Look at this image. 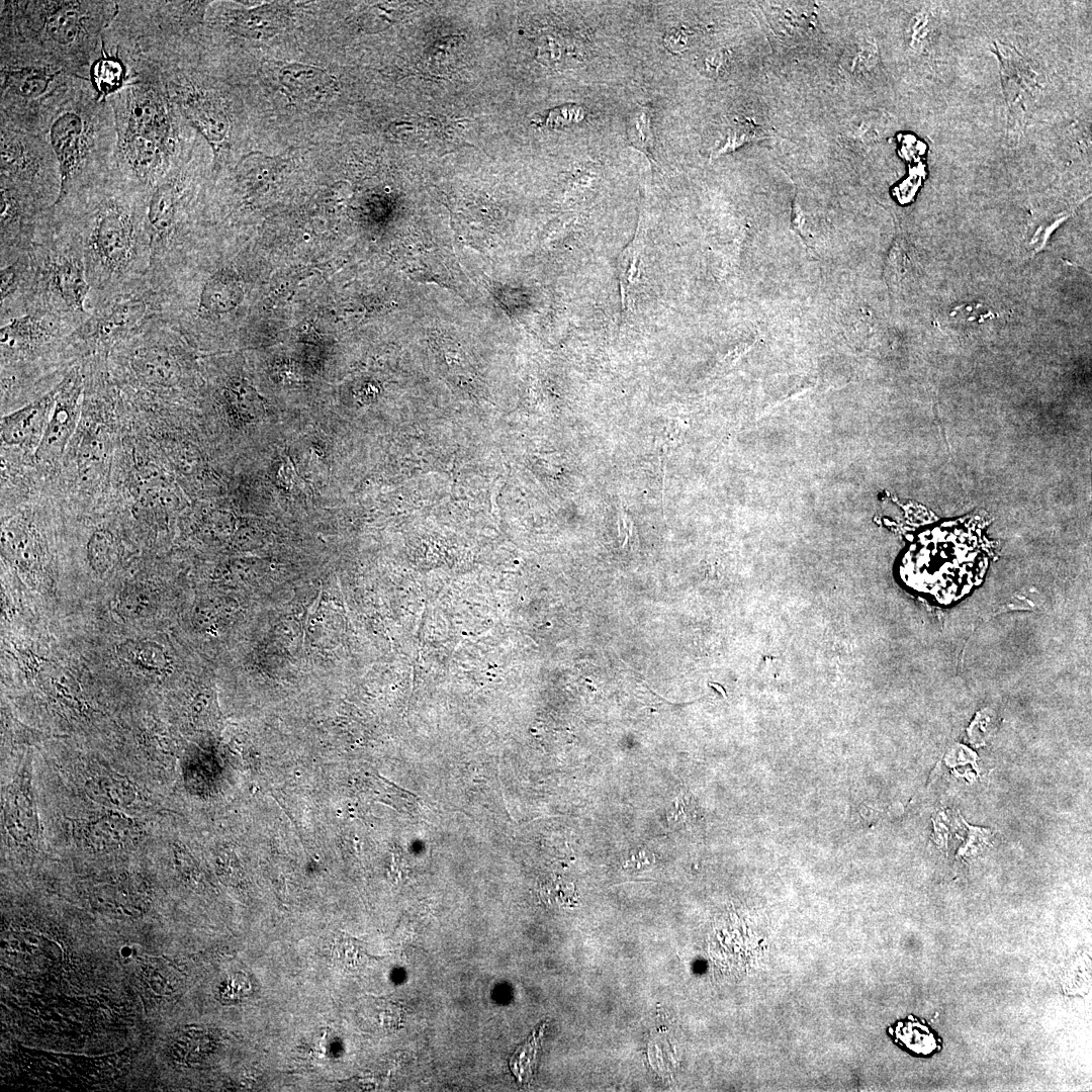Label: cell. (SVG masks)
I'll return each instance as SVG.
<instances>
[{"label": "cell", "instance_id": "cell-1", "mask_svg": "<svg viewBox=\"0 0 1092 1092\" xmlns=\"http://www.w3.org/2000/svg\"><path fill=\"white\" fill-rule=\"evenodd\" d=\"M119 93L115 109L118 149L141 181H155L174 148V122L166 90L149 79Z\"/></svg>", "mask_w": 1092, "mask_h": 1092}, {"label": "cell", "instance_id": "cell-2", "mask_svg": "<svg viewBox=\"0 0 1092 1092\" xmlns=\"http://www.w3.org/2000/svg\"><path fill=\"white\" fill-rule=\"evenodd\" d=\"M31 12L26 26L56 57L88 56L99 31L115 16L118 5L92 1L24 2Z\"/></svg>", "mask_w": 1092, "mask_h": 1092}, {"label": "cell", "instance_id": "cell-3", "mask_svg": "<svg viewBox=\"0 0 1092 1092\" xmlns=\"http://www.w3.org/2000/svg\"><path fill=\"white\" fill-rule=\"evenodd\" d=\"M92 133L91 118L81 107L61 109L54 118L49 139L60 176L55 204L63 201L72 181L84 165L90 152Z\"/></svg>", "mask_w": 1092, "mask_h": 1092}, {"label": "cell", "instance_id": "cell-4", "mask_svg": "<svg viewBox=\"0 0 1092 1092\" xmlns=\"http://www.w3.org/2000/svg\"><path fill=\"white\" fill-rule=\"evenodd\" d=\"M82 379L79 371L73 369L58 384V392L53 413L35 448V458L42 462L59 459L74 434L80 414Z\"/></svg>", "mask_w": 1092, "mask_h": 1092}, {"label": "cell", "instance_id": "cell-5", "mask_svg": "<svg viewBox=\"0 0 1092 1092\" xmlns=\"http://www.w3.org/2000/svg\"><path fill=\"white\" fill-rule=\"evenodd\" d=\"M994 47L1000 64L1007 122L1013 131L1021 130L1036 94V75L1016 50L1001 41H996Z\"/></svg>", "mask_w": 1092, "mask_h": 1092}, {"label": "cell", "instance_id": "cell-6", "mask_svg": "<svg viewBox=\"0 0 1092 1092\" xmlns=\"http://www.w3.org/2000/svg\"><path fill=\"white\" fill-rule=\"evenodd\" d=\"M182 113L210 145L214 159L228 151L231 123L221 99L214 93L194 87L177 89Z\"/></svg>", "mask_w": 1092, "mask_h": 1092}, {"label": "cell", "instance_id": "cell-7", "mask_svg": "<svg viewBox=\"0 0 1092 1092\" xmlns=\"http://www.w3.org/2000/svg\"><path fill=\"white\" fill-rule=\"evenodd\" d=\"M93 246L101 262L111 270L125 265L133 246L130 214L119 204H106L95 221Z\"/></svg>", "mask_w": 1092, "mask_h": 1092}, {"label": "cell", "instance_id": "cell-8", "mask_svg": "<svg viewBox=\"0 0 1092 1092\" xmlns=\"http://www.w3.org/2000/svg\"><path fill=\"white\" fill-rule=\"evenodd\" d=\"M273 75L290 101L314 104L331 99L338 91L336 78L326 70L300 63L277 62Z\"/></svg>", "mask_w": 1092, "mask_h": 1092}, {"label": "cell", "instance_id": "cell-9", "mask_svg": "<svg viewBox=\"0 0 1092 1092\" xmlns=\"http://www.w3.org/2000/svg\"><path fill=\"white\" fill-rule=\"evenodd\" d=\"M65 70L61 66L41 62H22L2 67V101H43L48 93H53V85H58Z\"/></svg>", "mask_w": 1092, "mask_h": 1092}, {"label": "cell", "instance_id": "cell-10", "mask_svg": "<svg viewBox=\"0 0 1092 1092\" xmlns=\"http://www.w3.org/2000/svg\"><path fill=\"white\" fill-rule=\"evenodd\" d=\"M58 385L1 420V440L9 446L37 447L54 410Z\"/></svg>", "mask_w": 1092, "mask_h": 1092}, {"label": "cell", "instance_id": "cell-11", "mask_svg": "<svg viewBox=\"0 0 1092 1092\" xmlns=\"http://www.w3.org/2000/svg\"><path fill=\"white\" fill-rule=\"evenodd\" d=\"M36 144L24 133L2 124L1 174L3 179L28 181L38 173L41 154Z\"/></svg>", "mask_w": 1092, "mask_h": 1092}, {"label": "cell", "instance_id": "cell-12", "mask_svg": "<svg viewBox=\"0 0 1092 1092\" xmlns=\"http://www.w3.org/2000/svg\"><path fill=\"white\" fill-rule=\"evenodd\" d=\"M287 14L285 5L278 2L266 3L250 9L232 11L229 24L240 35L265 39L285 28Z\"/></svg>", "mask_w": 1092, "mask_h": 1092}, {"label": "cell", "instance_id": "cell-13", "mask_svg": "<svg viewBox=\"0 0 1092 1092\" xmlns=\"http://www.w3.org/2000/svg\"><path fill=\"white\" fill-rule=\"evenodd\" d=\"M118 658L133 673L148 678H159L167 669L166 654L153 641L127 640L116 648Z\"/></svg>", "mask_w": 1092, "mask_h": 1092}, {"label": "cell", "instance_id": "cell-14", "mask_svg": "<svg viewBox=\"0 0 1092 1092\" xmlns=\"http://www.w3.org/2000/svg\"><path fill=\"white\" fill-rule=\"evenodd\" d=\"M53 284L69 308L83 309L89 285L81 264L76 260H64L57 264L53 271Z\"/></svg>", "mask_w": 1092, "mask_h": 1092}, {"label": "cell", "instance_id": "cell-15", "mask_svg": "<svg viewBox=\"0 0 1092 1092\" xmlns=\"http://www.w3.org/2000/svg\"><path fill=\"white\" fill-rule=\"evenodd\" d=\"M126 68L117 54L103 53L93 61L89 69V78L97 99H104L123 89Z\"/></svg>", "mask_w": 1092, "mask_h": 1092}, {"label": "cell", "instance_id": "cell-16", "mask_svg": "<svg viewBox=\"0 0 1092 1092\" xmlns=\"http://www.w3.org/2000/svg\"><path fill=\"white\" fill-rule=\"evenodd\" d=\"M146 303L141 298H128L109 306L96 324L100 337L108 338L133 328L146 313Z\"/></svg>", "mask_w": 1092, "mask_h": 1092}, {"label": "cell", "instance_id": "cell-17", "mask_svg": "<svg viewBox=\"0 0 1092 1092\" xmlns=\"http://www.w3.org/2000/svg\"><path fill=\"white\" fill-rule=\"evenodd\" d=\"M177 208V190L172 181L156 186L148 206V221L159 237L165 236L173 225Z\"/></svg>", "mask_w": 1092, "mask_h": 1092}, {"label": "cell", "instance_id": "cell-18", "mask_svg": "<svg viewBox=\"0 0 1092 1092\" xmlns=\"http://www.w3.org/2000/svg\"><path fill=\"white\" fill-rule=\"evenodd\" d=\"M48 330L36 318L23 316L12 320L0 330L1 347L5 350H21L48 336Z\"/></svg>", "mask_w": 1092, "mask_h": 1092}, {"label": "cell", "instance_id": "cell-19", "mask_svg": "<svg viewBox=\"0 0 1092 1092\" xmlns=\"http://www.w3.org/2000/svg\"><path fill=\"white\" fill-rule=\"evenodd\" d=\"M545 1027L546 1023L539 1024L509 1060L512 1073L521 1083H528L534 1077L537 1055L542 1044Z\"/></svg>", "mask_w": 1092, "mask_h": 1092}, {"label": "cell", "instance_id": "cell-20", "mask_svg": "<svg viewBox=\"0 0 1092 1092\" xmlns=\"http://www.w3.org/2000/svg\"><path fill=\"white\" fill-rule=\"evenodd\" d=\"M136 373L147 382L166 384L175 373L171 359L159 350L141 351L134 360Z\"/></svg>", "mask_w": 1092, "mask_h": 1092}, {"label": "cell", "instance_id": "cell-21", "mask_svg": "<svg viewBox=\"0 0 1092 1092\" xmlns=\"http://www.w3.org/2000/svg\"><path fill=\"white\" fill-rule=\"evenodd\" d=\"M234 282L223 274L213 276L205 284L201 294V306L212 312L228 310L236 298Z\"/></svg>", "mask_w": 1092, "mask_h": 1092}, {"label": "cell", "instance_id": "cell-22", "mask_svg": "<svg viewBox=\"0 0 1092 1092\" xmlns=\"http://www.w3.org/2000/svg\"><path fill=\"white\" fill-rule=\"evenodd\" d=\"M627 134L631 144L653 159L654 141L651 130V114L647 107L634 110L627 122Z\"/></svg>", "mask_w": 1092, "mask_h": 1092}, {"label": "cell", "instance_id": "cell-23", "mask_svg": "<svg viewBox=\"0 0 1092 1092\" xmlns=\"http://www.w3.org/2000/svg\"><path fill=\"white\" fill-rule=\"evenodd\" d=\"M887 130L886 116L869 113L850 122L845 136L853 143L870 144L883 138Z\"/></svg>", "mask_w": 1092, "mask_h": 1092}, {"label": "cell", "instance_id": "cell-24", "mask_svg": "<svg viewBox=\"0 0 1092 1092\" xmlns=\"http://www.w3.org/2000/svg\"><path fill=\"white\" fill-rule=\"evenodd\" d=\"M87 552L92 568L99 573H103L115 561L116 545L109 533L98 531L91 536Z\"/></svg>", "mask_w": 1092, "mask_h": 1092}, {"label": "cell", "instance_id": "cell-25", "mask_svg": "<svg viewBox=\"0 0 1092 1092\" xmlns=\"http://www.w3.org/2000/svg\"><path fill=\"white\" fill-rule=\"evenodd\" d=\"M763 138V131L762 129L758 128L757 125L749 122L739 123L729 130L723 145H721L716 150L714 156L717 157L719 155L728 153L741 147L746 143L760 140Z\"/></svg>", "mask_w": 1092, "mask_h": 1092}, {"label": "cell", "instance_id": "cell-26", "mask_svg": "<svg viewBox=\"0 0 1092 1092\" xmlns=\"http://www.w3.org/2000/svg\"><path fill=\"white\" fill-rule=\"evenodd\" d=\"M583 116L584 110L581 106L576 104H566L554 108L549 112L547 125L550 127H560L578 122Z\"/></svg>", "mask_w": 1092, "mask_h": 1092}, {"label": "cell", "instance_id": "cell-27", "mask_svg": "<svg viewBox=\"0 0 1092 1092\" xmlns=\"http://www.w3.org/2000/svg\"><path fill=\"white\" fill-rule=\"evenodd\" d=\"M905 256L906 254L902 245L899 242H896L887 261L886 276L888 280L894 282V279L900 278L904 273Z\"/></svg>", "mask_w": 1092, "mask_h": 1092}, {"label": "cell", "instance_id": "cell-28", "mask_svg": "<svg viewBox=\"0 0 1092 1092\" xmlns=\"http://www.w3.org/2000/svg\"><path fill=\"white\" fill-rule=\"evenodd\" d=\"M966 827H968V841L964 847L960 849V854H967L971 847H977L984 845L989 841L991 830L970 826L964 820Z\"/></svg>", "mask_w": 1092, "mask_h": 1092}, {"label": "cell", "instance_id": "cell-29", "mask_svg": "<svg viewBox=\"0 0 1092 1092\" xmlns=\"http://www.w3.org/2000/svg\"><path fill=\"white\" fill-rule=\"evenodd\" d=\"M726 61V53L723 51H716L708 55L703 62L706 73L718 74Z\"/></svg>", "mask_w": 1092, "mask_h": 1092}, {"label": "cell", "instance_id": "cell-30", "mask_svg": "<svg viewBox=\"0 0 1092 1092\" xmlns=\"http://www.w3.org/2000/svg\"><path fill=\"white\" fill-rule=\"evenodd\" d=\"M665 46L672 52H678L687 47V34L682 30H671L664 37Z\"/></svg>", "mask_w": 1092, "mask_h": 1092}, {"label": "cell", "instance_id": "cell-31", "mask_svg": "<svg viewBox=\"0 0 1092 1092\" xmlns=\"http://www.w3.org/2000/svg\"><path fill=\"white\" fill-rule=\"evenodd\" d=\"M15 283V270L8 267L1 271V298L7 297Z\"/></svg>", "mask_w": 1092, "mask_h": 1092}]
</instances>
